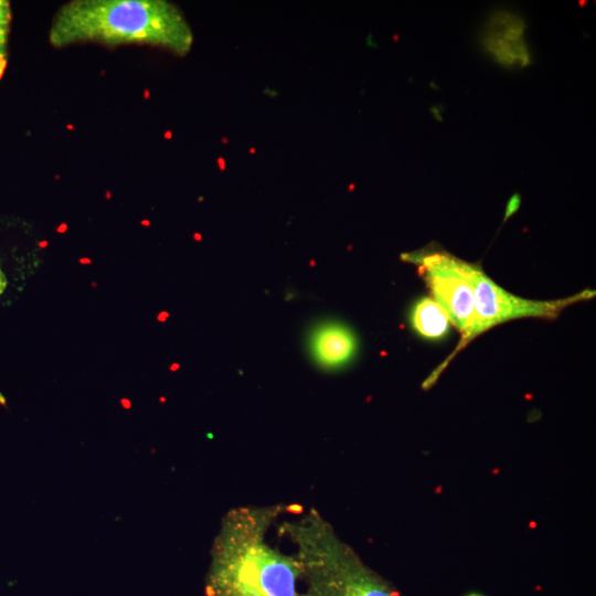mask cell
<instances>
[{
	"label": "cell",
	"instance_id": "obj_12",
	"mask_svg": "<svg viewBox=\"0 0 596 596\" xmlns=\"http://www.w3.org/2000/svg\"><path fill=\"white\" fill-rule=\"evenodd\" d=\"M467 596H482V595L472 593V594H469V595H467Z\"/></svg>",
	"mask_w": 596,
	"mask_h": 596
},
{
	"label": "cell",
	"instance_id": "obj_10",
	"mask_svg": "<svg viewBox=\"0 0 596 596\" xmlns=\"http://www.w3.org/2000/svg\"><path fill=\"white\" fill-rule=\"evenodd\" d=\"M521 204V198L519 194H513L507 204L504 212V221H507L512 214H514Z\"/></svg>",
	"mask_w": 596,
	"mask_h": 596
},
{
	"label": "cell",
	"instance_id": "obj_4",
	"mask_svg": "<svg viewBox=\"0 0 596 596\" xmlns=\"http://www.w3.org/2000/svg\"><path fill=\"white\" fill-rule=\"evenodd\" d=\"M458 267L471 285L473 291L475 320L469 331L461 337L454 353L423 383L425 389L435 384L450 358H454L459 350L464 349L476 337L490 328L518 318H556L567 306L593 298L595 295L594 290L587 289L574 296L557 300H530L514 296L497 285L476 264L458 258Z\"/></svg>",
	"mask_w": 596,
	"mask_h": 596
},
{
	"label": "cell",
	"instance_id": "obj_6",
	"mask_svg": "<svg viewBox=\"0 0 596 596\" xmlns=\"http://www.w3.org/2000/svg\"><path fill=\"white\" fill-rule=\"evenodd\" d=\"M525 22L517 13L500 10L487 19L480 34V45L497 64L508 70L524 68L532 62L524 39Z\"/></svg>",
	"mask_w": 596,
	"mask_h": 596
},
{
	"label": "cell",
	"instance_id": "obj_2",
	"mask_svg": "<svg viewBox=\"0 0 596 596\" xmlns=\"http://www.w3.org/2000/svg\"><path fill=\"white\" fill-rule=\"evenodd\" d=\"M49 41L55 47L149 44L182 56L192 49L193 32L180 9L166 0H75L57 11Z\"/></svg>",
	"mask_w": 596,
	"mask_h": 596
},
{
	"label": "cell",
	"instance_id": "obj_11",
	"mask_svg": "<svg viewBox=\"0 0 596 596\" xmlns=\"http://www.w3.org/2000/svg\"><path fill=\"white\" fill-rule=\"evenodd\" d=\"M7 284V278L0 268V295L3 294V291L6 290Z\"/></svg>",
	"mask_w": 596,
	"mask_h": 596
},
{
	"label": "cell",
	"instance_id": "obj_9",
	"mask_svg": "<svg viewBox=\"0 0 596 596\" xmlns=\"http://www.w3.org/2000/svg\"><path fill=\"white\" fill-rule=\"evenodd\" d=\"M11 21L10 3L0 0V78L7 66V43Z\"/></svg>",
	"mask_w": 596,
	"mask_h": 596
},
{
	"label": "cell",
	"instance_id": "obj_3",
	"mask_svg": "<svg viewBox=\"0 0 596 596\" xmlns=\"http://www.w3.org/2000/svg\"><path fill=\"white\" fill-rule=\"evenodd\" d=\"M295 546L304 596H401L315 508L279 526Z\"/></svg>",
	"mask_w": 596,
	"mask_h": 596
},
{
	"label": "cell",
	"instance_id": "obj_8",
	"mask_svg": "<svg viewBox=\"0 0 596 596\" xmlns=\"http://www.w3.org/2000/svg\"><path fill=\"white\" fill-rule=\"evenodd\" d=\"M411 322L418 334L426 339L436 340L448 332L450 320L433 298L424 297L414 305Z\"/></svg>",
	"mask_w": 596,
	"mask_h": 596
},
{
	"label": "cell",
	"instance_id": "obj_7",
	"mask_svg": "<svg viewBox=\"0 0 596 596\" xmlns=\"http://www.w3.org/2000/svg\"><path fill=\"white\" fill-rule=\"evenodd\" d=\"M309 349L316 362L326 369L345 365L356 351L353 332L341 323L318 326L310 334Z\"/></svg>",
	"mask_w": 596,
	"mask_h": 596
},
{
	"label": "cell",
	"instance_id": "obj_1",
	"mask_svg": "<svg viewBox=\"0 0 596 596\" xmlns=\"http://www.w3.org/2000/svg\"><path fill=\"white\" fill-rule=\"evenodd\" d=\"M290 505H242L222 518L211 549L206 596H304L294 554L274 547L267 533Z\"/></svg>",
	"mask_w": 596,
	"mask_h": 596
},
{
	"label": "cell",
	"instance_id": "obj_5",
	"mask_svg": "<svg viewBox=\"0 0 596 596\" xmlns=\"http://www.w3.org/2000/svg\"><path fill=\"white\" fill-rule=\"evenodd\" d=\"M402 258L418 266L433 299L461 337L466 334L475 320V298L471 285L458 267V257L430 244L419 251L404 253Z\"/></svg>",
	"mask_w": 596,
	"mask_h": 596
}]
</instances>
